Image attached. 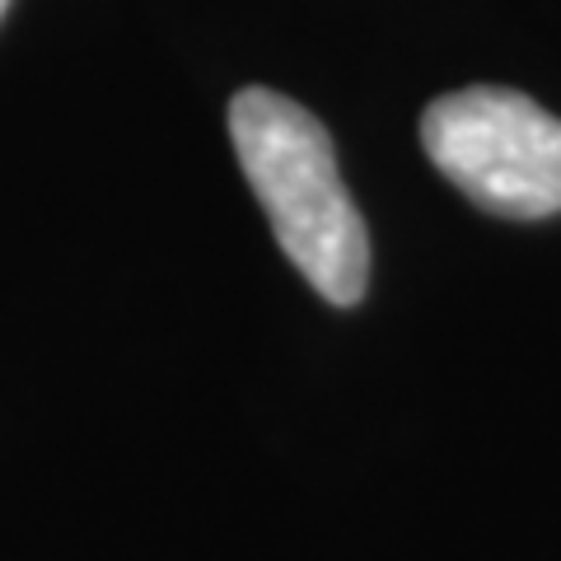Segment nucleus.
<instances>
[{"mask_svg":"<svg viewBox=\"0 0 561 561\" xmlns=\"http://www.w3.org/2000/svg\"><path fill=\"white\" fill-rule=\"evenodd\" d=\"M230 136L290 267L328 305H356L370 286V234L337 173L328 127L295 99L253 84L230 103Z\"/></svg>","mask_w":561,"mask_h":561,"instance_id":"1","label":"nucleus"},{"mask_svg":"<svg viewBox=\"0 0 561 561\" xmlns=\"http://www.w3.org/2000/svg\"><path fill=\"white\" fill-rule=\"evenodd\" d=\"M421 146L445 179L491 216L542 220L561 210V117L501 84L440 94Z\"/></svg>","mask_w":561,"mask_h":561,"instance_id":"2","label":"nucleus"},{"mask_svg":"<svg viewBox=\"0 0 561 561\" xmlns=\"http://www.w3.org/2000/svg\"><path fill=\"white\" fill-rule=\"evenodd\" d=\"M5 10H10V0H0V20H5Z\"/></svg>","mask_w":561,"mask_h":561,"instance_id":"3","label":"nucleus"}]
</instances>
